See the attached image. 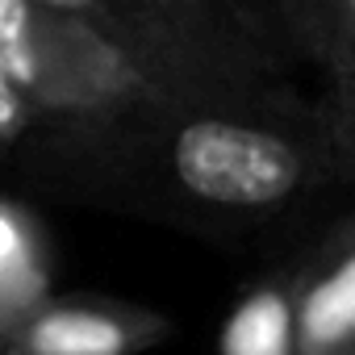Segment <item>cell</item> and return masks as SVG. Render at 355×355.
Segmentation results:
<instances>
[{
	"label": "cell",
	"instance_id": "1",
	"mask_svg": "<svg viewBox=\"0 0 355 355\" xmlns=\"http://www.w3.org/2000/svg\"><path fill=\"white\" fill-rule=\"evenodd\" d=\"M30 201L134 218L222 251L288 247L351 193L322 96L288 80L96 130L38 134L9 171Z\"/></svg>",
	"mask_w": 355,
	"mask_h": 355
},
{
	"label": "cell",
	"instance_id": "2",
	"mask_svg": "<svg viewBox=\"0 0 355 355\" xmlns=\"http://www.w3.org/2000/svg\"><path fill=\"white\" fill-rule=\"evenodd\" d=\"M276 21L239 0H175L117 17L0 0V67L42 117V134L96 130L171 105L288 80Z\"/></svg>",
	"mask_w": 355,
	"mask_h": 355
},
{
	"label": "cell",
	"instance_id": "3",
	"mask_svg": "<svg viewBox=\"0 0 355 355\" xmlns=\"http://www.w3.org/2000/svg\"><path fill=\"white\" fill-rule=\"evenodd\" d=\"M171 334V318L142 301L109 293H51L0 334V355H146Z\"/></svg>",
	"mask_w": 355,
	"mask_h": 355
},
{
	"label": "cell",
	"instance_id": "4",
	"mask_svg": "<svg viewBox=\"0 0 355 355\" xmlns=\"http://www.w3.org/2000/svg\"><path fill=\"white\" fill-rule=\"evenodd\" d=\"M276 259L293 284L301 355H355V205L318 218Z\"/></svg>",
	"mask_w": 355,
	"mask_h": 355
},
{
	"label": "cell",
	"instance_id": "5",
	"mask_svg": "<svg viewBox=\"0 0 355 355\" xmlns=\"http://www.w3.org/2000/svg\"><path fill=\"white\" fill-rule=\"evenodd\" d=\"M55 293V243L30 197L0 184V334Z\"/></svg>",
	"mask_w": 355,
	"mask_h": 355
},
{
	"label": "cell",
	"instance_id": "6",
	"mask_svg": "<svg viewBox=\"0 0 355 355\" xmlns=\"http://www.w3.org/2000/svg\"><path fill=\"white\" fill-rule=\"evenodd\" d=\"M268 9L293 59L326 80L322 92L355 96V0H268Z\"/></svg>",
	"mask_w": 355,
	"mask_h": 355
},
{
	"label": "cell",
	"instance_id": "7",
	"mask_svg": "<svg viewBox=\"0 0 355 355\" xmlns=\"http://www.w3.org/2000/svg\"><path fill=\"white\" fill-rule=\"evenodd\" d=\"M218 355H301L293 284L280 259L263 263V272L234 297L218 330Z\"/></svg>",
	"mask_w": 355,
	"mask_h": 355
},
{
	"label": "cell",
	"instance_id": "8",
	"mask_svg": "<svg viewBox=\"0 0 355 355\" xmlns=\"http://www.w3.org/2000/svg\"><path fill=\"white\" fill-rule=\"evenodd\" d=\"M42 134V117L21 92V84L0 67V184L9 189V171L21 159V150Z\"/></svg>",
	"mask_w": 355,
	"mask_h": 355
},
{
	"label": "cell",
	"instance_id": "9",
	"mask_svg": "<svg viewBox=\"0 0 355 355\" xmlns=\"http://www.w3.org/2000/svg\"><path fill=\"white\" fill-rule=\"evenodd\" d=\"M322 109H326V121H330V134H334L343 171H347V180L355 189V96L322 92Z\"/></svg>",
	"mask_w": 355,
	"mask_h": 355
},
{
	"label": "cell",
	"instance_id": "10",
	"mask_svg": "<svg viewBox=\"0 0 355 355\" xmlns=\"http://www.w3.org/2000/svg\"><path fill=\"white\" fill-rule=\"evenodd\" d=\"M34 5L55 9V13H80V17H117V13H134L150 5H175V0H34Z\"/></svg>",
	"mask_w": 355,
	"mask_h": 355
}]
</instances>
